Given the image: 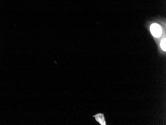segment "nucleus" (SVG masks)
Wrapping results in <instances>:
<instances>
[{"label":"nucleus","mask_w":166,"mask_h":125,"mask_svg":"<svg viewBox=\"0 0 166 125\" xmlns=\"http://www.w3.org/2000/svg\"><path fill=\"white\" fill-rule=\"evenodd\" d=\"M151 31L154 37H159L162 34V29L160 26L158 24H152L151 26Z\"/></svg>","instance_id":"nucleus-1"},{"label":"nucleus","mask_w":166,"mask_h":125,"mask_svg":"<svg viewBox=\"0 0 166 125\" xmlns=\"http://www.w3.org/2000/svg\"><path fill=\"white\" fill-rule=\"evenodd\" d=\"M102 114H98L97 115L95 116L96 119L97 120V121L99 122L102 125H105V122L104 121V117H102Z\"/></svg>","instance_id":"nucleus-2"},{"label":"nucleus","mask_w":166,"mask_h":125,"mask_svg":"<svg viewBox=\"0 0 166 125\" xmlns=\"http://www.w3.org/2000/svg\"><path fill=\"white\" fill-rule=\"evenodd\" d=\"M166 39H165L162 40L161 43V47L162 48V50L164 51H166Z\"/></svg>","instance_id":"nucleus-3"}]
</instances>
